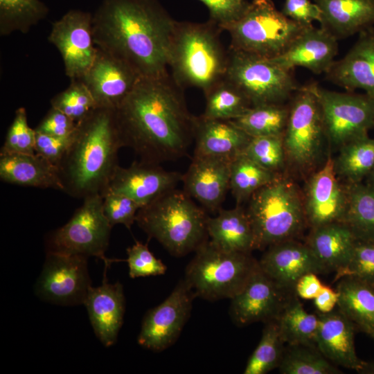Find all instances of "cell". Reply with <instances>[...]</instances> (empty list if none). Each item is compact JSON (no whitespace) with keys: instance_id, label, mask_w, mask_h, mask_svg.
Wrapping results in <instances>:
<instances>
[{"instance_id":"ba28073f","label":"cell","mask_w":374,"mask_h":374,"mask_svg":"<svg viewBox=\"0 0 374 374\" xmlns=\"http://www.w3.org/2000/svg\"><path fill=\"white\" fill-rule=\"evenodd\" d=\"M307 27L287 17L271 0H252L242 15L224 26L229 48L272 59L283 53Z\"/></svg>"},{"instance_id":"e575fe53","label":"cell","mask_w":374,"mask_h":374,"mask_svg":"<svg viewBox=\"0 0 374 374\" xmlns=\"http://www.w3.org/2000/svg\"><path fill=\"white\" fill-rule=\"evenodd\" d=\"M204 94L206 107L202 116L206 118L233 120L243 115L252 107L245 94L226 76Z\"/></svg>"},{"instance_id":"d590c367","label":"cell","mask_w":374,"mask_h":374,"mask_svg":"<svg viewBox=\"0 0 374 374\" xmlns=\"http://www.w3.org/2000/svg\"><path fill=\"white\" fill-rule=\"evenodd\" d=\"M288 114L289 106L284 104H263L231 121L251 137L283 136Z\"/></svg>"},{"instance_id":"816d5d0a","label":"cell","mask_w":374,"mask_h":374,"mask_svg":"<svg viewBox=\"0 0 374 374\" xmlns=\"http://www.w3.org/2000/svg\"><path fill=\"white\" fill-rule=\"evenodd\" d=\"M315 273H307L296 282L294 291L296 295L303 299H314L321 291L324 285Z\"/></svg>"},{"instance_id":"9a60e30c","label":"cell","mask_w":374,"mask_h":374,"mask_svg":"<svg viewBox=\"0 0 374 374\" xmlns=\"http://www.w3.org/2000/svg\"><path fill=\"white\" fill-rule=\"evenodd\" d=\"M195 297L184 279L181 280L161 304L146 313L138 343L156 352L172 345L190 317Z\"/></svg>"},{"instance_id":"bcb514c9","label":"cell","mask_w":374,"mask_h":374,"mask_svg":"<svg viewBox=\"0 0 374 374\" xmlns=\"http://www.w3.org/2000/svg\"><path fill=\"white\" fill-rule=\"evenodd\" d=\"M129 275L132 278L163 275L167 267L150 251L148 244L136 242L127 249Z\"/></svg>"},{"instance_id":"f35d334b","label":"cell","mask_w":374,"mask_h":374,"mask_svg":"<svg viewBox=\"0 0 374 374\" xmlns=\"http://www.w3.org/2000/svg\"><path fill=\"white\" fill-rule=\"evenodd\" d=\"M282 374H339L341 371L316 348L288 345L278 366Z\"/></svg>"},{"instance_id":"44dd1931","label":"cell","mask_w":374,"mask_h":374,"mask_svg":"<svg viewBox=\"0 0 374 374\" xmlns=\"http://www.w3.org/2000/svg\"><path fill=\"white\" fill-rule=\"evenodd\" d=\"M231 161L194 154L182 175L184 190L206 210L218 211L229 189Z\"/></svg>"},{"instance_id":"484cf974","label":"cell","mask_w":374,"mask_h":374,"mask_svg":"<svg viewBox=\"0 0 374 374\" xmlns=\"http://www.w3.org/2000/svg\"><path fill=\"white\" fill-rule=\"evenodd\" d=\"M251 139L231 121L195 116L194 154L232 161L243 154Z\"/></svg>"},{"instance_id":"30bf717a","label":"cell","mask_w":374,"mask_h":374,"mask_svg":"<svg viewBox=\"0 0 374 374\" xmlns=\"http://www.w3.org/2000/svg\"><path fill=\"white\" fill-rule=\"evenodd\" d=\"M112 228L103 212L102 195L87 196L64 225L47 235L46 252L95 256L110 265L115 260L105 253Z\"/></svg>"},{"instance_id":"8992f818","label":"cell","mask_w":374,"mask_h":374,"mask_svg":"<svg viewBox=\"0 0 374 374\" xmlns=\"http://www.w3.org/2000/svg\"><path fill=\"white\" fill-rule=\"evenodd\" d=\"M246 211L253 229L256 249L297 239L308 226L302 193L286 173L255 192Z\"/></svg>"},{"instance_id":"ffe728a7","label":"cell","mask_w":374,"mask_h":374,"mask_svg":"<svg viewBox=\"0 0 374 374\" xmlns=\"http://www.w3.org/2000/svg\"><path fill=\"white\" fill-rule=\"evenodd\" d=\"M258 264L261 270L276 283L292 290L304 274L328 272L309 246L297 239L269 246Z\"/></svg>"},{"instance_id":"f5cc1de1","label":"cell","mask_w":374,"mask_h":374,"mask_svg":"<svg viewBox=\"0 0 374 374\" xmlns=\"http://www.w3.org/2000/svg\"><path fill=\"white\" fill-rule=\"evenodd\" d=\"M338 293L330 287L324 285L319 294L314 299V305L321 313L332 312L337 305Z\"/></svg>"},{"instance_id":"603a6c76","label":"cell","mask_w":374,"mask_h":374,"mask_svg":"<svg viewBox=\"0 0 374 374\" xmlns=\"http://www.w3.org/2000/svg\"><path fill=\"white\" fill-rule=\"evenodd\" d=\"M337 52V39L323 28L311 26L305 28L283 53L268 60L289 71L302 66L317 74H326L335 62Z\"/></svg>"},{"instance_id":"5bb4252c","label":"cell","mask_w":374,"mask_h":374,"mask_svg":"<svg viewBox=\"0 0 374 374\" xmlns=\"http://www.w3.org/2000/svg\"><path fill=\"white\" fill-rule=\"evenodd\" d=\"M93 15L71 10L52 24L48 41L60 51L66 75L81 78L93 63L98 48L94 43Z\"/></svg>"},{"instance_id":"f546056e","label":"cell","mask_w":374,"mask_h":374,"mask_svg":"<svg viewBox=\"0 0 374 374\" xmlns=\"http://www.w3.org/2000/svg\"><path fill=\"white\" fill-rule=\"evenodd\" d=\"M357 239L343 222L310 229L305 243L328 271L335 272L348 262Z\"/></svg>"},{"instance_id":"681fc988","label":"cell","mask_w":374,"mask_h":374,"mask_svg":"<svg viewBox=\"0 0 374 374\" xmlns=\"http://www.w3.org/2000/svg\"><path fill=\"white\" fill-rule=\"evenodd\" d=\"M73 134L69 136L60 137L36 132L35 152L57 167L71 143Z\"/></svg>"},{"instance_id":"d6a6232c","label":"cell","mask_w":374,"mask_h":374,"mask_svg":"<svg viewBox=\"0 0 374 374\" xmlns=\"http://www.w3.org/2000/svg\"><path fill=\"white\" fill-rule=\"evenodd\" d=\"M346 185L347 206L342 222L356 239L374 241V186L363 182Z\"/></svg>"},{"instance_id":"f907efd6","label":"cell","mask_w":374,"mask_h":374,"mask_svg":"<svg viewBox=\"0 0 374 374\" xmlns=\"http://www.w3.org/2000/svg\"><path fill=\"white\" fill-rule=\"evenodd\" d=\"M281 12L303 26H311L314 21L321 22L320 8L310 0H285Z\"/></svg>"},{"instance_id":"d4e9b609","label":"cell","mask_w":374,"mask_h":374,"mask_svg":"<svg viewBox=\"0 0 374 374\" xmlns=\"http://www.w3.org/2000/svg\"><path fill=\"white\" fill-rule=\"evenodd\" d=\"M108 267L105 266L101 285L91 287L84 303L94 333L105 347L116 343L125 310L123 285L107 282Z\"/></svg>"},{"instance_id":"d6986e66","label":"cell","mask_w":374,"mask_h":374,"mask_svg":"<svg viewBox=\"0 0 374 374\" xmlns=\"http://www.w3.org/2000/svg\"><path fill=\"white\" fill-rule=\"evenodd\" d=\"M140 78L126 62L98 48L91 66L80 79L89 90L97 107L116 109Z\"/></svg>"},{"instance_id":"3957f363","label":"cell","mask_w":374,"mask_h":374,"mask_svg":"<svg viewBox=\"0 0 374 374\" xmlns=\"http://www.w3.org/2000/svg\"><path fill=\"white\" fill-rule=\"evenodd\" d=\"M124 147L116 109L96 107L79 122L57 168L63 191L75 198L106 190Z\"/></svg>"},{"instance_id":"8d00e7d4","label":"cell","mask_w":374,"mask_h":374,"mask_svg":"<svg viewBox=\"0 0 374 374\" xmlns=\"http://www.w3.org/2000/svg\"><path fill=\"white\" fill-rule=\"evenodd\" d=\"M278 175L263 168L244 154L236 157L231 163L229 181V189L236 205L249 201L255 192Z\"/></svg>"},{"instance_id":"f6af8a7d","label":"cell","mask_w":374,"mask_h":374,"mask_svg":"<svg viewBox=\"0 0 374 374\" xmlns=\"http://www.w3.org/2000/svg\"><path fill=\"white\" fill-rule=\"evenodd\" d=\"M102 197L103 212L110 225L113 227L121 224L130 229L141 206L134 199L121 193L107 190Z\"/></svg>"},{"instance_id":"277c9868","label":"cell","mask_w":374,"mask_h":374,"mask_svg":"<svg viewBox=\"0 0 374 374\" xmlns=\"http://www.w3.org/2000/svg\"><path fill=\"white\" fill-rule=\"evenodd\" d=\"M222 30L210 19L204 23L176 21L168 64L179 87H196L204 93L225 76L229 53L220 40Z\"/></svg>"},{"instance_id":"52a82bcc","label":"cell","mask_w":374,"mask_h":374,"mask_svg":"<svg viewBox=\"0 0 374 374\" xmlns=\"http://www.w3.org/2000/svg\"><path fill=\"white\" fill-rule=\"evenodd\" d=\"M195 252L184 280L196 297L209 301L232 299L259 267L251 253L224 251L208 240Z\"/></svg>"},{"instance_id":"11a10c76","label":"cell","mask_w":374,"mask_h":374,"mask_svg":"<svg viewBox=\"0 0 374 374\" xmlns=\"http://www.w3.org/2000/svg\"><path fill=\"white\" fill-rule=\"evenodd\" d=\"M368 335L374 340V330L370 332Z\"/></svg>"},{"instance_id":"7c38bea8","label":"cell","mask_w":374,"mask_h":374,"mask_svg":"<svg viewBox=\"0 0 374 374\" xmlns=\"http://www.w3.org/2000/svg\"><path fill=\"white\" fill-rule=\"evenodd\" d=\"M324 123L327 141L339 149L344 145L368 135L374 127V100L353 91L339 93L313 83Z\"/></svg>"},{"instance_id":"db71d44e","label":"cell","mask_w":374,"mask_h":374,"mask_svg":"<svg viewBox=\"0 0 374 374\" xmlns=\"http://www.w3.org/2000/svg\"><path fill=\"white\" fill-rule=\"evenodd\" d=\"M366 183L374 186V168L369 175L366 177Z\"/></svg>"},{"instance_id":"e0dca14e","label":"cell","mask_w":374,"mask_h":374,"mask_svg":"<svg viewBox=\"0 0 374 374\" xmlns=\"http://www.w3.org/2000/svg\"><path fill=\"white\" fill-rule=\"evenodd\" d=\"M294 294V290L276 283L259 266L243 289L231 299V317L239 326L276 320Z\"/></svg>"},{"instance_id":"4316f807","label":"cell","mask_w":374,"mask_h":374,"mask_svg":"<svg viewBox=\"0 0 374 374\" xmlns=\"http://www.w3.org/2000/svg\"><path fill=\"white\" fill-rule=\"evenodd\" d=\"M0 179L18 186L63 191L58 168L37 153L0 154Z\"/></svg>"},{"instance_id":"6da1fadb","label":"cell","mask_w":374,"mask_h":374,"mask_svg":"<svg viewBox=\"0 0 374 374\" xmlns=\"http://www.w3.org/2000/svg\"><path fill=\"white\" fill-rule=\"evenodd\" d=\"M183 90L168 73L141 77L116 109L124 147L141 160L159 164L187 156L195 116L188 110Z\"/></svg>"},{"instance_id":"74e56055","label":"cell","mask_w":374,"mask_h":374,"mask_svg":"<svg viewBox=\"0 0 374 374\" xmlns=\"http://www.w3.org/2000/svg\"><path fill=\"white\" fill-rule=\"evenodd\" d=\"M48 14L40 0H0V35L26 33Z\"/></svg>"},{"instance_id":"7402d4cb","label":"cell","mask_w":374,"mask_h":374,"mask_svg":"<svg viewBox=\"0 0 374 374\" xmlns=\"http://www.w3.org/2000/svg\"><path fill=\"white\" fill-rule=\"evenodd\" d=\"M316 347L330 362L357 372L371 371V365L360 359L354 341L355 324L339 310L317 314Z\"/></svg>"},{"instance_id":"c3c4849f","label":"cell","mask_w":374,"mask_h":374,"mask_svg":"<svg viewBox=\"0 0 374 374\" xmlns=\"http://www.w3.org/2000/svg\"><path fill=\"white\" fill-rule=\"evenodd\" d=\"M77 125L64 113L51 107L35 130L48 135L66 137L75 132Z\"/></svg>"},{"instance_id":"7dc6e473","label":"cell","mask_w":374,"mask_h":374,"mask_svg":"<svg viewBox=\"0 0 374 374\" xmlns=\"http://www.w3.org/2000/svg\"><path fill=\"white\" fill-rule=\"evenodd\" d=\"M209 10V19L222 30L238 19L249 4L247 0H199Z\"/></svg>"},{"instance_id":"b9f144b4","label":"cell","mask_w":374,"mask_h":374,"mask_svg":"<svg viewBox=\"0 0 374 374\" xmlns=\"http://www.w3.org/2000/svg\"><path fill=\"white\" fill-rule=\"evenodd\" d=\"M51 105L77 124L97 107L91 93L80 79H71L66 89L52 98Z\"/></svg>"},{"instance_id":"4fadbf2b","label":"cell","mask_w":374,"mask_h":374,"mask_svg":"<svg viewBox=\"0 0 374 374\" xmlns=\"http://www.w3.org/2000/svg\"><path fill=\"white\" fill-rule=\"evenodd\" d=\"M87 258L80 255L46 252L35 284L36 295L57 305H84L91 287Z\"/></svg>"},{"instance_id":"7a4b0ae2","label":"cell","mask_w":374,"mask_h":374,"mask_svg":"<svg viewBox=\"0 0 374 374\" xmlns=\"http://www.w3.org/2000/svg\"><path fill=\"white\" fill-rule=\"evenodd\" d=\"M175 22L158 0H104L93 15L94 43L141 77L161 76Z\"/></svg>"},{"instance_id":"4dcf8cb0","label":"cell","mask_w":374,"mask_h":374,"mask_svg":"<svg viewBox=\"0 0 374 374\" xmlns=\"http://www.w3.org/2000/svg\"><path fill=\"white\" fill-rule=\"evenodd\" d=\"M337 281L338 310L366 334L374 330V286L348 276Z\"/></svg>"},{"instance_id":"9c48e42d","label":"cell","mask_w":374,"mask_h":374,"mask_svg":"<svg viewBox=\"0 0 374 374\" xmlns=\"http://www.w3.org/2000/svg\"><path fill=\"white\" fill-rule=\"evenodd\" d=\"M283 139L287 165L308 176L317 169L327 138L313 83L296 91L289 106Z\"/></svg>"},{"instance_id":"ee69618b","label":"cell","mask_w":374,"mask_h":374,"mask_svg":"<svg viewBox=\"0 0 374 374\" xmlns=\"http://www.w3.org/2000/svg\"><path fill=\"white\" fill-rule=\"evenodd\" d=\"M36 132L28 124L26 110L19 107L10 124L0 154H35Z\"/></svg>"},{"instance_id":"7bdbcfd3","label":"cell","mask_w":374,"mask_h":374,"mask_svg":"<svg viewBox=\"0 0 374 374\" xmlns=\"http://www.w3.org/2000/svg\"><path fill=\"white\" fill-rule=\"evenodd\" d=\"M345 276L374 286V241L357 239L348 262L336 271L334 282Z\"/></svg>"},{"instance_id":"8fae6325","label":"cell","mask_w":374,"mask_h":374,"mask_svg":"<svg viewBox=\"0 0 374 374\" xmlns=\"http://www.w3.org/2000/svg\"><path fill=\"white\" fill-rule=\"evenodd\" d=\"M225 76L245 94L252 106L283 104L298 87L289 71L268 59L228 48Z\"/></svg>"},{"instance_id":"5b68a950","label":"cell","mask_w":374,"mask_h":374,"mask_svg":"<svg viewBox=\"0 0 374 374\" xmlns=\"http://www.w3.org/2000/svg\"><path fill=\"white\" fill-rule=\"evenodd\" d=\"M208 217L184 190L175 188L140 208L136 222L150 238L181 257L207 240Z\"/></svg>"},{"instance_id":"1f68e13d","label":"cell","mask_w":374,"mask_h":374,"mask_svg":"<svg viewBox=\"0 0 374 374\" xmlns=\"http://www.w3.org/2000/svg\"><path fill=\"white\" fill-rule=\"evenodd\" d=\"M333 159L339 179L344 184L362 182L374 168V138L368 134L353 140L339 149Z\"/></svg>"},{"instance_id":"f1b7e54d","label":"cell","mask_w":374,"mask_h":374,"mask_svg":"<svg viewBox=\"0 0 374 374\" xmlns=\"http://www.w3.org/2000/svg\"><path fill=\"white\" fill-rule=\"evenodd\" d=\"M207 233L210 241L227 251L251 253L256 249L253 229L246 209L241 205L220 209L215 217H208Z\"/></svg>"},{"instance_id":"60d3db41","label":"cell","mask_w":374,"mask_h":374,"mask_svg":"<svg viewBox=\"0 0 374 374\" xmlns=\"http://www.w3.org/2000/svg\"><path fill=\"white\" fill-rule=\"evenodd\" d=\"M243 154L271 172L286 173L287 163L283 136L251 137Z\"/></svg>"},{"instance_id":"ac0fdd59","label":"cell","mask_w":374,"mask_h":374,"mask_svg":"<svg viewBox=\"0 0 374 374\" xmlns=\"http://www.w3.org/2000/svg\"><path fill=\"white\" fill-rule=\"evenodd\" d=\"M182 175L163 169L159 163L134 161L127 168L117 166L105 192L125 195L143 207L176 188Z\"/></svg>"},{"instance_id":"2e32d148","label":"cell","mask_w":374,"mask_h":374,"mask_svg":"<svg viewBox=\"0 0 374 374\" xmlns=\"http://www.w3.org/2000/svg\"><path fill=\"white\" fill-rule=\"evenodd\" d=\"M302 195L308 227L342 222L347 206V185L337 177L330 154L323 164L308 177Z\"/></svg>"},{"instance_id":"836d02e7","label":"cell","mask_w":374,"mask_h":374,"mask_svg":"<svg viewBox=\"0 0 374 374\" xmlns=\"http://www.w3.org/2000/svg\"><path fill=\"white\" fill-rule=\"evenodd\" d=\"M276 320L285 344L316 347L318 315L308 313L296 293Z\"/></svg>"},{"instance_id":"cb8c5ba5","label":"cell","mask_w":374,"mask_h":374,"mask_svg":"<svg viewBox=\"0 0 374 374\" xmlns=\"http://www.w3.org/2000/svg\"><path fill=\"white\" fill-rule=\"evenodd\" d=\"M326 75L347 91L361 89L374 100V27L360 32L353 47Z\"/></svg>"},{"instance_id":"83f0119b","label":"cell","mask_w":374,"mask_h":374,"mask_svg":"<svg viewBox=\"0 0 374 374\" xmlns=\"http://www.w3.org/2000/svg\"><path fill=\"white\" fill-rule=\"evenodd\" d=\"M321 10V27L337 39L373 26L374 0H315Z\"/></svg>"},{"instance_id":"ab89813d","label":"cell","mask_w":374,"mask_h":374,"mask_svg":"<svg viewBox=\"0 0 374 374\" xmlns=\"http://www.w3.org/2000/svg\"><path fill=\"white\" fill-rule=\"evenodd\" d=\"M285 342L280 336L277 320L265 323L260 340L248 359L244 374H265L278 367Z\"/></svg>"}]
</instances>
